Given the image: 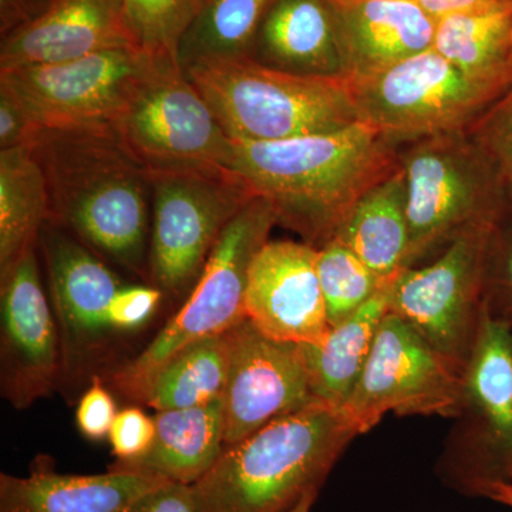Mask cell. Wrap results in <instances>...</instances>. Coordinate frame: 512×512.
I'll list each match as a JSON object with an SVG mask.
<instances>
[{"label": "cell", "mask_w": 512, "mask_h": 512, "mask_svg": "<svg viewBox=\"0 0 512 512\" xmlns=\"http://www.w3.org/2000/svg\"><path fill=\"white\" fill-rule=\"evenodd\" d=\"M49 222L106 262L148 281L153 185L113 126L40 130Z\"/></svg>", "instance_id": "cell-1"}, {"label": "cell", "mask_w": 512, "mask_h": 512, "mask_svg": "<svg viewBox=\"0 0 512 512\" xmlns=\"http://www.w3.org/2000/svg\"><path fill=\"white\" fill-rule=\"evenodd\" d=\"M229 168L271 202L278 225L318 249L356 202L399 168V146L360 121L291 140H232Z\"/></svg>", "instance_id": "cell-2"}, {"label": "cell", "mask_w": 512, "mask_h": 512, "mask_svg": "<svg viewBox=\"0 0 512 512\" xmlns=\"http://www.w3.org/2000/svg\"><path fill=\"white\" fill-rule=\"evenodd\" d=\"M356 436L343 410L320 400L279 417L225 447L192 485L198 512H289L320 490Z\"/></svg>", "instance_id": "cell-3"}, {"label": "cell", "mask_w": 512, "mask_h": 512, "mask_svg": "<svg viewBox=\"0 0 512 512\" xmlns=\"http://www.w3.org/2000/svg\"><path fill=\"white\" fill-rule=\"evenodd\" d=\"M183 70L231 140H291L362 121L348 76H302L249 56L200 60Z\"/></svg>", "instance_id": "cell-4"}, {"label": "cell", "mask_w": 512, "mask_h": 512, "mask_svg": "<svg viewBox=\"0 0 512 512\" xmlns=\"http://www.w3.org/2000/svg\"><path fill=\"white\" fill-rule=\"evenodd\" d=\"M409 222L407 268L430 262L461 234L495 224L511 201L493 161L468 131L399 146Z\"/></svg>", "instance_id": "cell-5"}, {"label": "cell", "mask_w": 512, "mask_h": 512, "mask_svg": "<svg viewBox=\"0 0 512 512\" xmlns=\"http://www.w3.org/2000/svg\"><path fill=\"white\" fill-rule=\"evenodd\" d=\"M275 225L274 207L261 195L232 218L180 311L140 355L114 370L111 382L124 397L146 403L158 373L181 350L198 340L224 335L247 319L249 266Z\"/></svg>", "instance_id": "cell-6"}, {"label": "cell", "mask_w": 512, "mask_h": 512, "mask_svg": "<svg viewBox=\"0 0 512 512\" xmlns=\"http://www.w3.org/2000/svg\"><path fill=\"white\" fill-rule=\"evenodd\" d=\"M350 82L363 123L402 146L467 131L510 89L512 73L474 76L431 47Z\"/></svg>", "instance_id": "cell-7"}, {"label": "cell", "mask_w": 512, "mask_h": 512, "mask_svg": "<svg viewBox=\"0 0 512 512\" xmlns=\"http://www.w3.org/2000/svg\"><path fill=\"white\" fill-rule=\"evenodd\" d=\"M456 419L439 464L441 480L480 497L493 484L512 483V325L485 309Z\"/></svg>", "instance_id": "cell-8"}, {"label": "cell", "mask_w": 512, "mask_h": 512, "mask_svg": "<svg viewBox=\"0 0 512 512\" xmlns=\"http://www.w3.org/2000/svg\"><path fill=\"white\" fill-rule=\"evenodd\" d=\"M150 175L148 282L180 299L190 295L222 232L256 194L232 170Z\"/></svg>", "instance_id": "cell-9"}, {"label": "cell", "mask_w": 512, "mask_h": 512, "mask_svg": "<svg viewBox=\"0 0 512 512\" xmlns=\"http://www.w3.org/2000/svg\"><path fill=\"white\" fill-rule=\"evenodd\" d=\"M113 127L150 174L231 170L232 140L178 60H157Z\"/></svg>", "instance_id": "cell-10"}, {"label": "cell", "mask_w": 512, "mask_h": 512, "mask_svg": "<svg viewBox=\"0 0 512 512\" xmlns=\"http://www.w3.org/2000/svg\"><path fill=\"white\" fill-rule=\"evenodd\" d=\"M495 224L468 229L430 262L403 269L390 286L389 312L412 326L461 376L483 320L485 265Z\"/></svg>", "instance_id": "cell-11"}, {"label": "cell", "mask_w": 512, "mask_h": 512, "mask_svg": "<svg viewBox=\"0 0 512 512\" xmlns=\"http://www.w3.org/2000/svg\"><path fill=\"white\" fill-rule=\"evenodd\" d=\"M160 57L117 47L69 62L0 70L39 130L114 126Z\"/></svg>", "instance_id": "cell-12"}, {"label": "cell", "mask_w": 512, "mask_h": 512, "mask_svg": "<svg viewBox=\"0 0 512 512\" xmlns=\"http://www.w3.org/2000/svg\"><path fill=\"white\" fill-rule=\"evenodd\" d=\"M463 376L403 319L384 316L365 370L342 407L357 433L399 416L457 417Z\"/></svg>", "instance_id": "cell-13"}, {"label": "cell", "mask_w": 512, "mask_h": 512, "mask_svg": "<svg viewBox=\"0 0 512 512\" xmlns=\"http://www.w3.org/2000/svg\"><path fill=\"white\" fill-rule=\"evenodd\" d=\"M37 248L0 274V387L16 410L46 397L63 376L59 326Z\"/></svg>", "instance_id": "cell-14"}, {"label": "cell", "mask_w": 512, "mask_h": 512, "mask_svg": "<svg viewBox=\"0 0 512 512\" xmlns=\"http://www.w3.org/2000/svg\"><path fill=\"white\" fill-rule=\"evenodd\" d=\"M225 335L229 345L228 383L222 397L225 447L315 402L302 345L269 338L248 319Z\"/></svg>", "instance_id": "cell-15"}, {"label": "cell", "mask_w": 512, "mask_h": 512, "mask_svg": "<svg viewBox=\"0 0 512 512\" xmlns=\"http://www.w3.org/2000/svg\"><path fill=\"white\" fill-rule=\"evenodd\" d=\"M37 247L59 326L63 373L76 375L97 359L113 333L109 309L124 284L104 259L52 222H46Z\"/></svg>", "instance_id": "cell-16"}, {"label": "cell", "mask_w": 512, "mask_h": 512, "mask_svg": "<svg viewBox=\"0 0 512 512\" xmlns=\"http://www.w3.org/2000/svg\"><path fill=\"white\" fill-rule=\"evenodd\" d=\"M316 256L306 242L268 241L252 259L245 315L269 338L319 346L328 336Z\"/></svg>", "instance_id": "cell-17"}, {"label": "cell", "mask_w": 512, "mask_h": 512, "mask_svg": "<svg viewBox=\"0 0 512 512\" xmlns=\"http://www.w3.org/2000/svg\"><path fill=\"white\" fill-rule=\"evenodd\" d=\"M127 46L137 45L123 0H55L32 25L3 37L0 70L69 62Z\"/></svg>", "instance_id": "cell-18"}, {"label": "cell", "mask_w": 512, "mask_h": 512, "mask_svg": "<svg viewBox=\"0 0 512 512\" xmlns=\"http://www.w3.org/2000/svg\"><path fill=\"white\" fill-rule=\"evenodd\" d=\"M346 76L386 69L431 49L436 22L414 0H329Z\"/></svg>", "instance_id": "cell-19"}, {"label": "cell", "mask_w": 512, "mask_h": 512, "mask_svg": "<svg viewBox=\"0 0 512 512\" xmlns=\"http://www.w3.org/2000/svg\"><path fill=\"white\" fill-rule=\"evenodd\" d=\"M167 483L128 471L60 474L52 458L39 456L29 476L0 474V512H130L140 498Z\"/></svg>", "instance_id": "cell-20"}, {"label": "cell", "mask_w": 512, "mask_h": 512, "mask_svg": "<svg viewBox=\"0 0 512 512\" xmlns=\"http://www.w3.org/2000/svg\"><path fill=\"white\" fill-rule=\"evenodd\" d=\"M248 56L302 76H346L329 0H275L256 30Z\"/></svg>", "instance_id": "cell-21"}, {"label": "cell", "mask_w": 512, "mask_h": 512, "mask_svg": "<svg viewBox=\"0 0 512 512\" xmlns=\"http://www.w3.org/2000/svg\"><path fill=\"white\" fill-rule=\"evenodd\" d=\"M156 437L143 457L116 461L109 470L194 485L217 463L225 450L224 403L157 412Z\"/></svg>", "instance_id": "cell-22"}, {"label": "cell", "mask_w": 512, "mask_h": 512, "mask_svg": "<svg viewBox=\"0 0 512 512\" xmlns=\"http://www.w3.org/2000/svg\"><path fill=\"white\" fill-rule=\"evenodd\" d=\"M333 238L384 279L407 268L409 222L400 163L390 177L356 202Z\"/></svg>", "instance_id": "cell-23"}, {"label": "cell", "mask_w": 512, "mask_h": 512, "mask_svg": "<svg viewBox=\"0 0 512 512\" xmlns=\"http://www.w3.org/2000/svg\"><path fill=\"white\" fill-rule=\"evenodd\" d=\"M393 279L372 301L330 328L319 346L302 345L316 400L338 409L348 402L365 370L384 316L389 313Z\"/></svg>", "instance_id": "cell-24"}, {"label": "cell", "mask_w": 512, "mask_h": 512, "mask_svg": "<svg viewBox=\"0 0 512 512\" xmlns=\"http://www.w3.org/2000/svg\"><path fill=\"white\" fill-rule=\"evenodd\" d=\"M47 221L45 175L30 147L0 151V274L37 247Z\"/></svg>", "instance_id": "cell-25"}, {"label": "cell", "mask_w": 512, "mask_h": 512, "mask_svg": "<svg viewBox=\"0 0 512 512\" xmlns=\"http://www.w3.org/2000/svg\"><path fill=\"white\" fill-rule=\"evenodd\" d=\"M433 49L474 76L512 73V3L440 20Z\"/></svg>", "instance_id": "cell-26"}, {"label": "cell", "mask_w": 512, "mask_h": 512, "mask_svg": "<svg viewBox=\"0 0 512 512\" xmlns=\"http://www.w3.org/2000/svg\"><path fill=\"white\" fill-rule=\"evenodd\" d=\"M229 373L227 335L192 343L158 373L146 404L157 412L191 409L224 397Z\"/></svg>", "instance_id": "cell-27"}, {"label": "cell", "mask_w": 512, "mask_h": 512, "mask_svg": "<svg viewBox=\"0 0 512 512\" xmlns=\"http://www.w3.org/2000/svg\"><path fill=\"white\" fill-rule=\"evenodd\" d=\"M275 0H208L178 49L181 67L217 57L248 56Z\"/></svg>", "instance_id": "cell-28"}, {"label": "cell", "mask_w": 512, "mask_h": 512, "mask_svg": "<svg viewBox=\"0 0 512 512\" xmlns=\"http://www.w3.org/2000/svg\"><path fill=\"white\" fill-rule=\"evenodd\" d=\"M316 251L320 288L330 328L372 301L393 279L377 275L338 239H330Z\"/></svg>", "instance_id": "cell-29"}, {"label": "cell", "mask_w": 512, "mask_h": 512, "mask_svg": "<svg viewBox=\"0 0 512 512\" xmlns=\"http://www.w3.org/2000/svg\"><path fill=\"white\" fill-rule=\"evenodd\" d=\"M208 0H123L128 29L144 52L178 60L181 40Z\"/></svg>", "instance_id": "cell-30"}, {"label": "cell", "mask_w": 512, "mask_h": 512, "mask_svg": "<svg viewBox=\"0 0 512 512\" xmlns=\"http://www.w3.org/2000/svg\"><path fill=\"white\" fill-rule=\"evenodd\" d=\"M484 309L512 325V207L494 225L488 242Z\"/></svg>", "instance_id": "cell-31"}, {"label": "cell", "mask_w": 512, "mask_h": 512, "mask_svg": "<svg viewBox=\"0 0 512 512\" xmlns=\"http://www.w3.org/2000/svg\"><path fill=\"white\" fill-rule=\"evenodd\" d=\"M467 131L493 161L512 207V86Z\"/></svg>", "instance_id": "cell-32"}, {"label": "cell", "mask_w": 512, "mask_h": 512, "mask_svg": "<svg viewBox=\"0 0 512 512\" xmlns=\"http://www.w3.org/2000/svg\"><path fill=\"white\" fill-rule=\"evenodd\" d=\"M164 293L153 285H123L111 301L109 322L113 332H133L146 325L160 306Z\"/></svg>", "instance_id": "cell-33"}, {"label": "cell", "mask_w": 512, "mask_h": 512, "mask_svg": "<svg viewBox=\"0 0 512 512\" xmlns=\"http://www.w3.org/2000/svg\"><path fill=\"white\" fill-rule=\"evenodd\" d=\"M156 421L138 407H128L117 413L109 433L111 450L117 461L143 457L153 446Z\"/></svg>", "instance_id": "cell-34"}, {"label": "cell", "mask_w": 512, "mask_h": 512, "mask_svg": "<svg viewBox=\"0 0 512 512\" xmlns=\"http://www.w3.org/2000/svg\"><path fill=\"white\" fill-rule=\"evenodd\" d=\"M116 402L100 377L94 376L89 389L80 397L76 409V423L86 439L99 441L109 437L117 416Z\"/></svg>", "instance_id": "cell-35"}, {"label": "cell", "mask_w": 512, "mask_h": 512, "mask_svg": "<svg viewBox=\"0 0 512 512\" xmlns=\"http://www.w3.org/2000/svg\"><path fill=\"white\" fill-rule=\"evenodd\" d=\"M39 131L18 96L0 83V151L30 146Z\"/></svg>", "instance_id": "cell-36"}, {"label": "cell", "mask_w": 512, "mask_h": 512, "mask_svg": "<svg viewBox=\"0 0 512 512\" xmlns=\"http://www.w3.org/2000/svg\"><path fill=\"white\" fill-rule=\"evenodd\" d=\"M130 512H198L194 487L178 483L161 485L140 498Z\"/></svg>", "instance_id": "cell-37"}, {"label": "cell", "mask_w": 512, "mask_h": 512, "mask_svg": "<svg viewBox=\"0 0 512 512\" xmlns=\"http://www.w3.org/2000/svg\"><path fill=\"white\" fill-rule=\"evenodd\" d=\"M55 0H0V36L8 37L45 15Z\"/></svg>", "instance_id": "cell-38"}, {"label": "cell", "mask_w": 512, "mask_h": 512, "mask_svg": "<svg viewBox=\"0 0 512 512\" xmlns=\"http://www.w3.org/2000/svg\"><path fill=\"white\" fill-rule=\"evenodd\" d=\"M434 22L450 16L485 12L504 5L503 0H414Z\"/></svg>", "instance_id": "cell-39"}, {"label": "cell", "mask_w": 512, "mask_h": 512, "mask_svg": "<svg viewBox=\"0 0 512 512\" xmlns=\"http://www.w3.org/2000/svg\"><path fill=\"white\" fill-rule=\"evenodd\" d=\"M483 497L512 508V483L493 484L487 488Z\"/></svg>", "instance_id": "cell-40"}, {"label": "cell", "mask_w": 512, "mask_h": 512, "mask_svg": "<svg viewBox=\"0 0 512 512\" xmlns=\"http://www.w3.org/2000/svg\"><path fill=\"white\" fill-rule=\"evenodd\" d=\"M318 490L309 491L308 494L303 495L301 500L298 501L289 512H311L313 504H315L316 497H318Z\"/></svg>", "instance_id": "cell-41"}, {"label": "cell", "mask_w": 512, "mask_h": 512, "mask_svg": "<svg viewBox=\"0 0 512 512\" xmlns=\"http://www.w3.org/2000/svg\"><path fill=\"white\" fill-rule=\"evenodd\" d=\"M503 2L512 3V0H503Z\"/></svg>", "instance_id": "cell-42"}]
</instances>
